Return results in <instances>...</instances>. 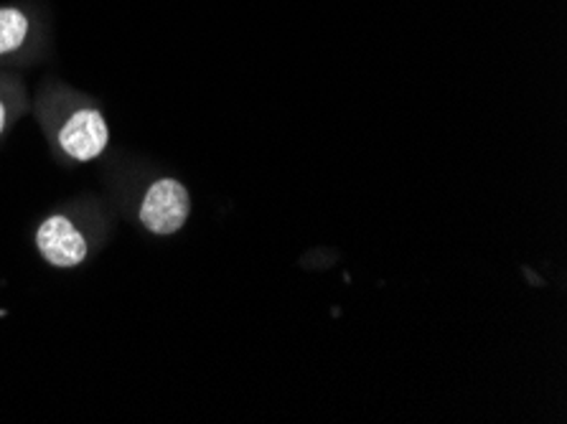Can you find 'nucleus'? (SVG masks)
<instances>
[{
    "instance_id": "nucleus-2",
    "label": "nucleus",
    "mask_w": 567,
    "mask_h": 424,
    "mask_svg": "<svg viewBox=\"0 0 567 424\" xmlns=\"http://www.w3.org/2000/svg\"><path fill=\"white\" fill-rule=\"evenodd\" d=\"M37 247L49 265L62 267V270L82 265L90 252L84 234L66 216H49L41 224L37 231Z\"/></svg>"
},
{
    "instance_id": "nucleus-4",
    "label": "nucleus",
    "mask_w": 567,
    "mask_h": 424,
    "mask_svg": "<svg viewBox=\"0 0 567 424\" xmlns=\"http://www.w3.org/2000/svg\"><path fill=\"white\" fill-rule=\"evenodd\" d=\"M29 31H31V21L21 8H13V6L0 8V56L19 51L25 43V39H29Z\"/></svg>"
},
{
    "instance_id": "nucleus-1",
    "label": "nucleus",
    "mask_w": 567,
    "mask_h": 424,
    "mask_svg": "<svg viewBox=\"0 0 567 424\" xmlns=\"http://www.w3.org/2000/svg\"><path fill=\"white\" fill-rule=\"evenodd\" d=\"M188 214H192V196L176 178L156 180L145 192L141 204L143 227L153 234H161V237H171V234L182 229Z\"/></svg>"
},
{
    "instance_id": "nucleus-3",
    "label": "nucleus",
    "mask_w": 567,
    "mask_h": 424,
    "mask_svg": "<svg viewBox=\"0 0 567 424\" xmlns=\"http://www.w3.org/2000/svg\"><path fill=\"white\" fill-rule=\"evenodd\" d=\"M59 143H62L64 153L74 161H94L97 155L105 153L110 143V130L105 117L97 110H76L66 125L59 133Z\"/></svg>"
},
{
    "instance_id": "nucleus-5",
    "label": "nucleus",
    "mask_w": 567,
    "mask_h": 424,
    "mask_svg": "<svg viewBox=\"0 0 567 424\" xmlns=\"http://www.w3.org/2000/svg\"><path fill=\"white\" fill-rule=\"evenodd\" d=\"M6 123H8V112H6V105H3V102H0V135H3Z\"/></svg>"
}]
</instances>
